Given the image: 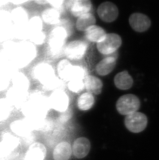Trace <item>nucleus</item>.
Segmentation results:
<instances>
[{"instance_id": "nucleus-1", "label": "nucleus", "mask_w": 159, "mask_h": 160, "mask_svg": "<svg viewBox=\"0 0 159 160\" xmlns=\"http://www.w3.org/2000/svg\"><path fill=\"white\" fill-rule=\"evenodd\" d=\"M50 108L49 98L39 92L29 94V98L21 110L26 118L41 119L46 118Z\"/></svg>"}, {"instance_id": "nucleus-2", "label": "nucleus", "mask_w": 159, "mask_h": 160, "mask_svg": "<svg viewBox=\"0 0 159 160\" xmlns=\"http://www.w3.org/2000/svg\"><path fill=\"white\" fill-rule=\"evenodd\" d=\"M37 56V49L35 45L29 41L17 42L14 49L11 63L16 68L27 67Z\"/></svg>"}, {"instance_id": "nucleus-3", "label": "nucleus", "mask_w": 159, "mask_h": 160, "mask_svg": "<svg viewBox=\"0 0 159 160\" xmlns=\"http://www.w3.org/2000/svg\"><path fill=\"white\" fill-rule=\"evenodd\" d=\"M67 36V29L61 25L51 31L48 38V46L50 53L53 57H58L63 52L64 53L65 44Z\"/></svg>"}, {"instance_id": "nucleus-4", "label": "nucleus", "mask_w": 159, "mask_h": 160, "mask_svg": "<svg viewBox=\"0 0 159 160\" xmlns=\"http://www.w3.org/2000/svg\"><path fill=\"white\" fill-rule=\"evenodd\" d=\"M141 102L137 95L127 94L120 97L117 100L116 107L120 115L128 116L138 111Z\"/></svg>"}, {"instance_id": "nucleus-5", "label": "nucleus", "mask_w": 159, "mask_h": 160, "mask_svg": "<svg viewBox=\"0 0 159 160\" xmlns=\"http://www.w3.org/2000/svg\"><path fill=\"white\" fill-rule=\"evenodd\" d=\"M122 44V38L118 34H107L103 41L97 44V48L101 54L110 55L115 53Z\"/></svg>"}, {"instance_id": "nucleus-6", "label": "nucleus", "mask_w": 159, "mask_h": 160, "mask_svg": "<svg viewBox=\"0 0 159 160\" xmlns=\"http://www.w3.org/2000/svg\"><path fill=\"white\" fill-rule=\"evenodd\" d=\"M124 123L126 128L131 132L141 133L147 127L148 118L144 113L135 112L126 116Z\"/></svg>"}, {"instance_id": "nucleus-7", "label": "nucleus", "mask_w": 159, "mask_h": 160, "mask_svg": "<svg viewBox=\"0 0 159 160\" xmlns=\"http://www.w3.org/2000/svg\"><path fill=\"white\" fill-rule=\"evenodd\" d=\"M32 75L34 78L44 87L49 84L56 77L53 67L46 63L36 65L33 68Z\"/></svg>"}, {"instance_id": "nucleus-8", "label": "nucleus", "mask_w": 159, "mask_h": 160, "mask_svg": "<svg viewBox=\"0 0 159 160\" xmlns=\"http://www.w3.org/2000/svg\"><path fill=\"white\" fill-rule=\"evenodd\" d=\"M87 44L81 40L72 41L65 47L64 54L71 60L82 59L87 51Z\"/></svg>"}, {"instance_id": "nucleus-9", "label": "nucleus", "mask_w": 159, "mask_h": 160, "mask_svg": "<svg viewBox=\"0 0 159 160\" xmlns=\"http://www.w3.org/2000/svg\"><path fill=\"white\" fill-rule=\"evenodd\" d=\"M98 15L105 22H112L118 17L117 6L111 2H105L100 4L97 9Z\"/></svg>"}, {"instance_id": "nucleus-10", "label": "nucleus", "mask_w": 159, "mask_h": 160, "mask_svg": "<svg viewBox=\"0 0 159 160\" xmlns=\"http://www.w3.org/2000/svg\"><path fill=\"white\" fill-rule=\"evenodd\" d=\"M49 102L50 108L61 113L67 110L69 107V97L64 91H54L49 97Z\"/></svg>"}, {"instance_id": "nucleus-11", "label": "nucleus", "mask_w": 159, "mask_h": 160, "mask_svg": "<svg viewBox=\"0 0 159 160\" xmlns=\"http://www.w3.org/2000/svg\"><path fill=\"white\" fill-rule=\"evenodd\" d=\"M65 3L71 14L78 18L89 13L92 8V2L89 0H72Z\"/></svg>"}, {"instance_id": "nucleus-12", "label": "nucleus", "mask_w": 159, "mask_h": 160, "mask_svg": "<svg viewBox=\"0 0 159 160\" xmlns=\"http://www.w3.org/2000/svg\"><path fill=\"white\" fill-rule=\"evenodd\" d=\"M5 98L12 107L21 109L28 100L29 93L23 92L12 86L6 91Z\"/></svg>"}, {"instance_id": "nucleus-13", "label": "nucleus", "mask_w": 159, "mask_h": 160, "mask_svg": "<svg viewBox=\"0 0 159 160\" xmlns=\"http://www.w3.org/2000/svg\"><path fill=\"white\" fill-rule=\"evenodd\" d=\"M129 22L132 29L139 33L145 32L151 26L150 18L145 14L140 12L131 14L129 17Z\"/></svg>"}, {"instance_id": "nucleus-14", "label": "nucleus", "mask_w": 159, "mask_h": 160, "mask_svg": "<svg viewBox=\"0 0 159 160\" xmlns=\"http://www.w3.org/2000/svg\"><path fill=\"white\" fill-rule=\"evenodd\" d=\"M90 146V142L87 138L84 137L78 138L73 143L72 153L77 159H82L89 154Z\"/></svg>"}, {"instance_id": "nucleus-15", "label": "nucleus", "mask_w": 159, "mask_h": 160, "mask_svg": "<svg viewBox=\"0 0 159 160\" xmlns=\"http://www.w3.org/2000/svg\"><path fill=\"white\" fill-rule=\"evenodd\" d=\"M47 154L45 146L41 142H34L29 146L24 160H44Z\"/></svg>"}, {"instance_id": "nucleus-16", "label": "nucleus", "mask_w": 159, "mask_h": 160, "mask_svg": "<svg viewBox=\"0 0 159 160\" xmlns=\"http://www.w3.org/2000/svg\"><path fill=\"white\" fill-rule=\"evenodd\" d=\"M10 128L13 133L21 138L30 134L33 131L30 123L26 118L13 121L11 123Z\"/></svg>"}, {"instance_id": "nucleus-17", "label": "nucleus", "mask_w": 159, "mask_h": 160, "mask_svg": "<svg viewBox=\"0 0 159 160\" xmlns=\"http://www.w3.org/2000/svg\"><path fill=\"white\" fill-rule=\"evenodd\" d=\"M116 65V57H108L100 61L97 64L96 72L100 76H107L114 70Z\"/></svg>"}, {"instance_id": "nucleus-18", "label": "nucleus", "mask_w": 159, "mask_h": 160, "mask_svg": "<svg viewBox=\"0 0 159 160\" xmlns=\"http://www.w3.org/2000/svg\"><path fill=\"white\" fill-rule=\"evenodd\" d=\"M114 82L116 88L122 90H126L132 87L133 85V79L128 72L124 71L116 75Z\"/></svg>"}, {"instance_id": "nucleus-19", "label": "nucleus", "mask_w": 159, "mask_h": 160, "mask_svg": "<svg viewBox=\"0 0 159 160\" xmlns=\"http://www.w3.org/2000/svg\"><path fill=\"white\" fill-rule=\"evenodd\" d=\"M84 87L87 92L99 95L102 92L103 82L99 78L94 76H87L84 80Z\"/></svg>"}, {"instance_id": "nucleus-20", "label": "nucleus", "mask_w": 159, "mask_h": 160, "mask_svg": "<svg viewBox=\"0 0 159 160\" xmlns=\"http://www.w3.org/2000/svg\"><path fill=\"white\" fill-rule=\"evenodd\" d=\"M12 87L23 92H28L30 82L26 76L20 72H17L11 78Z\"/></svg>"}, {"instance_id": "nucleus-21", "label": "nucleus", "mask_w": 159, "mask_h": 160, "mask_svg": "<svg viewBox=\"0 0 159 160\" xmlns=\"http://www.w3.org/2000/svg\"><path fill=\"white\" fill-rule=\"evenodd\" d=\"M70 144L66 142H60L56 146L53 151L54 160H68L72 154Z\"/></svg>"}, {"instance_id": "nucleus-22", "label": "nucleus", "mask_w": 159, "mask_h": 160, "mask_svg": "<svg viewBox=\"0 0 159 160\" xmlns=\"http://www.w3.org/2000/svg\"><path fill=\"white\" fill-rule=\"evenodd\" d=\"M11 19L14 26H22L27 24L29 15L27 11L21 6H18L12 9L11 12Z\"/></svg>"}, {"instance_id": "nucleus-23", "label": "nucleus", "mask_w": 159, "mask_h": 160, "mask_svg": "<svg viewBox=\"0 0 159 160\" xmlns=\"http://www.w3.org/2000/svg\"><path fill=\"white\" fill-rule=\"evenodd\" d=\"M85 33L86 38L89 41L97 42V44L103 41L107 34L104 28L96 25L90 27Z\"/></svg>"}, {"instance_id": "nucleus-24", "label": "nucleus", "mask_w": 159, "mask_h": 160, "mask_svg": "<svg viewBox=\"0 0 159 160\" xmlns=\"http://www.w3.org/2000/svg\"><path fill=\"white\" fill-rule=\"evenodd\" d=\"M74 65L67 59H63L57 65V71L60 79L69 82L71 79Z\"/></svg>"}, {"instance_id": "nucleus-25", "label": "nucleus", "mask_w": 159, "mask_h": 160, "mask_svg": "<svg viewBox=\"0 0 159 160\" xmlns=\"http://www.w3.org/2000/svg\"><path fill=\"white\" fill-rule=\"evenodd\" d=\"M12 21L11 12L7 11H0V38H3L11 32Z\"/></svg>"}, {"instance_id": "nucleus-26", "label": "nucleus", "mask_w": 159, "mask_h": 160, "mask_svg": "<svg viewBox=\"0 0 159 160\" xmlns=\"http://www.w3.org/2000/svg\"><path fill=\"white\" fill-rule=\"evenodd\" d=\"M95 102V98L93 94L89 92H85L79 97L77 105L80 110L86 111L92 108Z\"/></svg>"}, {"instance_id": "nucleus-27", "label": "nucleus", "mask_w": 159, "mask_h": 160, "mask_svg": "<svg viewBox=\"0 0 159 160\" xmlns=\"http://www.w3.org/2000/svg\"><path fill=\"white\" fill-rule=\"evenodd\" d=\"M96 21L95 16L89 12L79 17L76 22V28L80 31L85 32L90 27L95 25Z\"/></svg>"}, {"instance_id": "nucleus-28", "label": "nucleus", "mask_w": 159, "mask_h": 160, "mask_svg": "<svg viewBox=\"0 0 159 160\" xmlns=\"http://www.w3.org/2000/svg\"><path fill=\"white\" fill-rule=\"evenodd\" d=\"M60 13L54 8H48L43 11L41 15L42 20L48 24L57 25L60 22Z\"/></svg>"}, {"instance_id": "nucleus-29", "label": "nucleus", "mask_w": 159, "mask_h": 160, "mask_svg": "<svg viewBox=\"0 0 159 160\" xmlns=\"http://www.w3.org/2000/svg\"><path fill=\"white\" fill-rule=\"evenodd\" d=\"M28 120L33 131L46 132L51 130L53 127L52 121L47 118L41 119H29Z\"/></svg>"}, {"instance_id": "nucleus-30", "label": "nucleus", "mask_w": 159, "mask_h": 160, "mask_svg": "<svg viewBox=\"0 0 159 160\" xmlns=\"http://www.w3.org/2000/svg\"><path fill=\"white\" fill-rule=\"evenodd\" d=\"M13 107L5 98H0V122L6 120L12 112Z\"/></svg>"}, {"instance_id": "nucleus-31", "label": "nucleus", "mask_w": 159, "mask_h": 160, "mask_svg": "<svg viewBox=\"0 0 159 160\" xmlns=\"http://www.w3.org/2000/svg\"><path fill=\"white\" fill-rule=\"evenodd\" d=\"M1 142L13 150L18 149L20 143L19 138L9 133H5L3 135Z\"/></svg>"}, {"instance_id": "nucleus-32", "label": "nucleus", "mask_w": 159, "mask_h": 160, "mask_svg": "<svg viewBox=\"0 0 159 160\" xmlns=\"http://www.w3.org/2000/svg\"><path fill=\"white\" fill-rule=\"evenodd\" d=\"M27 26L30 34L42 31L43 28L42 19L37 16H34L29 19Z\"/></svg>"}, {"instance_id": "nucleus-33", "label": "nucleus", "mask_w": 159, "mask_h": 160, "mask_svg": "<svg viewBox=\"0 0 159 160\" xmlns=\"http://www.w3.org/2000/svg\"><path fill=\"white\" fill-rule=\"evenodd\" d=\"M12 76L0 65V92L7 89L11 83Z\"/></svg>"}, {"instance_id": "nucleus-34", "label": "nucleus", "mask_w": 159, "mask_h": 160, "mask_svg": "<svg viewBox=\"0 0 159 160\" xmlns=\"http://www.w3.org/2000/svg\"><path fill=\"white\" fill-rule=\"evenodd\" d=\"M87 71L85 68L80 65H74L70 80H83L87 76Z\"/></svg>"}, {"instance_id": "nucleus-35", "label": "nucleus", "mask_w": 159, "mask_h": 160, "mask_svg": "<svg viewBox=\"0 0 159 160\" xmlns=\"http://www.w3.org/2000/svg\"><path fill=\"white\" fill-rule=\"evenodd\" d=\"M67 87L71 92L75 93H79L82 92L84 88V83L83 80H72L68 82Z\"/></svg>"}, {"instance_id": "nucleus-36", "label": "nucleus", "mask_w": 159, "mask_h": 160, "mask_svg": "<svg viewBox=\"0 0 159 160\" xmlns=\"http://www.w3.org/2000/svg\"><path fill=\"white\" fill-rule=\"evenodd\" d=\"M46 39V35L45 32L42 31L31 34L29 37L30 42L36 45H41L44 44Z\"/></svg>"}, {"instance_id": "nucleus-37", "label": "nucleus", "mask_w": 159, "mask_h": 160, "mask_svg": "<svg viewBox=\"0 0 159 160\" xmlns=\"http://www.w3.org/2000/svg\"><path fill=\"white\" fill-rule=\"evenodd\" d=\"M13 151L14 150L11 149V148L7 146L2 142H0V160L6 157V156Z\"/></svg>"}, {"instance_id": "nucleus-38", "label": "nucleus", "mask_w": 159, "mask_h": 160, "mask_svg": "<svg viewBox=\"0 0 159 160\" xmlns=\"http://www.w3.org/2000/svg\"><path fill=\"white\" fill-rule=\"evenodd\" d=\"M48 3H49L51 6L54 8V9H56L59 11V9H62L65 1L63 0H51V1H47Z\"/></svg>"}, {"instance_id": "nucleus-39", "label": "nucleus", "mask_w": 159, "mask_h": 160, "mask_svg": "<svg viewBox=\"0 0 159 160\" xmlns=\"http://www.w3.org/2000/svg\"><path fill=\"white\" fill-rule=\"evenodd\" d=\"M20 158V153L17 149L12 151L6 156V157L0 160H19Z\"/></svg>"}, {"instance_id": "nucleus-40", "label": "nucleus", "mask_w": 159, "mask_h": 160, "mask_svg": "<svg viewBox=\"0 0 159 160\" xmlns=\"http://www.w3.org/2000/svg\"><path fill=\"white\" fill-rule=\"evenodd\" d=\"M71 116H72V112L68 108L65 112H62V114L60 117V121L63 122H66L70 119Z\"/></svg>"}, {"instance_id": "nucleus-41", "label": "nucleus", "mask_w": 159, "mask_h": 160, "mask_svg": "<svg viewBox=\"0 0 159 160\" xmlns=\"http://www.w3.org/2000/svg\"><path fill=\"white\" fill-rule=\"evenodd\" d=\"M34 141L35 136L33 133H31L30 134L22 138L23 142L24 145H30V146L33 143H34V142H33Z\"/></svg>"}, {"instance_id": "nucleus-42", "label": "nucleus", "mask_w": 159, "mask_h": 160, "mask_svg": "<svg viewBox=\"0 0 159 160\" xmlns=\"http://www.w3.org/2000/svg\"><path fill=\"white\" fill-rule=\"evenodd\" d=\"M28 1H27V0H17V1H12L10 2L16 5H20L24 3H26Z\"/></svg>"}, {"instance_id": "nucleus-43", "label": "nucleus", "mask_w": 159, "mask_h": 160, "mask_svg": "<svg viewBox=\"0 0 159 160\" xmlns=\"http://www.w3.org/2000/svg\"><path fill=\"white\" fill-rule=\"evenodd\" d=\"M36 2L38 4L41 5L45 4L46 3H48L47 1H37Z\"/></svg>"}]
</instances>
